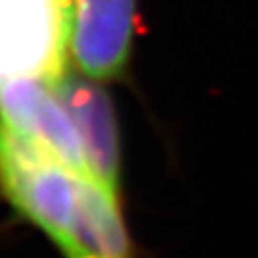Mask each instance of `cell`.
<instances>
[{"mask_svg": "<svg viewBox=\"0 0 258 258\" xmlns=\"http://www.w3.org/2000/svg\"><path fill=\"white\" fill-rule=\"evenodd\" d=\"M0 120L70 169L92 175L76 126L47 82L0 80Z\"/></svg>", "mask_w": 258, "mask_h": 258, "instance_id": "obj_3", "label": "cell"}, {"mask_svg": "<svg viewBox=\"0 0 258 258\" xmlns=\"http://www.w3.org/2000/svg\"><path fill=\"white\" fill-rule=\"evenodd\" d=\"M70 0H0V80L66 72Z\"/></svg>", "mask_w": 258, "mask_h": 258, "instance_id": "obj_2", "label": "cell"}, {"mask_svg": "<svg viewBox=\"0 0 258 258\" xmlns=\"http://www.w3.org/2000/svg\"><path fill=\"white\" fill-rule=\"evenodd\" d=\"M49 86L70 114L82 139L92 177H96L104 187L118 196L120 139L110 96L100 86L66 72Z\"/></svg>", "mask_w": 258, "mask_h": 258, "instance_id": "obj_5", "label": "cell"}, {"mask_svg": "<svg viewBox=\"0 0 258 258\" xmlns=\"http://www.w3.org/2000/svg\"><path fill=\"white\" fill-rule=\"evenodd\" d=\"M137 33V0H70L68 49L94 80H116L128 66Z\"/></svg>", "mask_w": 258, "mask_h": 258, "instance_id": "obj_4", "label": "cell"}, {"mask_svg": "<svg viewBox=\"0 0 258 258\" xmlns=\"http://www.w3.org/2000/svg\"><path fill=\"white\" fill-rule=\"evenodd\" d=\"M70 258H100V256H94V254H78V256H70Z\"/></svg>", "mask_w": 258, "mask_h": 258, "instance_id": "obj_6", "label": "cell"}, {"mask_svg": "<svg viewBox=\"0 0 258 258\" xmlns=\"http://www.w3.org/2000/svg\"><path fill=\"white\" fill-rule=\"evenodd\" d=\"M94 179L63 165L0 120V187L23 218L39 226L68 258L84 254L82 226Z\"/></svg>", "mask_w": 258, "mask_h": 258, "instance_id": "obj_1", "label": "cell"}]
</instances>
